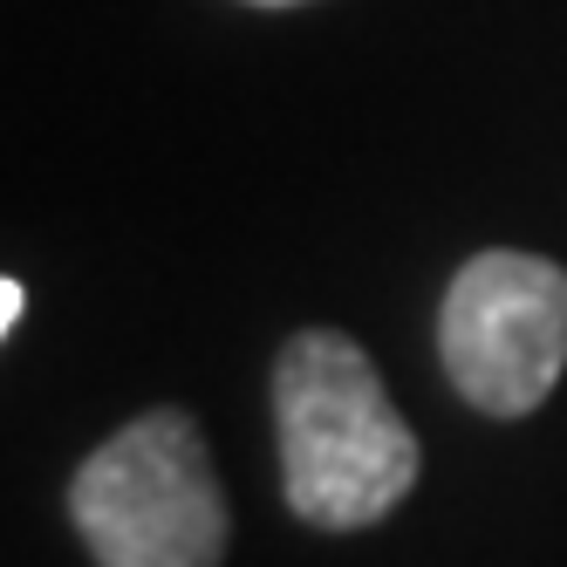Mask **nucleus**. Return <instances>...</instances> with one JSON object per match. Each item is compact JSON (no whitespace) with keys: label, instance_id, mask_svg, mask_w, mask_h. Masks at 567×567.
Segmentation results:
<instances>
[{"label":"nucleus","instance_id":"nucleus-1","mask_svg":"<svg viewBox=\"0 0 567 567\" xmlns=\"http://www.w3.org/2000/svg\"><path fill=\"white\" fill-rule=\"evenodd\" d=\"M280 499L321 534L390 519L424 472L417 431L390 403L370 349L342 329H295L274 355Z\"/></svg>","mask_w":567,"mask_h":567},{"label":"nucleus","instance_id":"nucleus-2","mask_svg":"<svg viewBox=\"0 0 567 567\" xmlns=\"http://www.w3.org/2000/svg\"><path fill=\"white\" fill-rule=\"evenodd\" d=\"M69 519L96 567H219L233 547V506L206 431L172 403L110 431L75 465Z\"/></svg>","mask_w":567,"mask_h":567},{"label":"nucleus","instance_id":"nucleus-3","mask_svg":"<svg viewBox=\"0 0 567 567\" xmlns=\"http://www.w3.org/2000/svg\"><path fill=\"white\" fill-rule=\"evenodd\" d=\"M437 362L478 417H534L567 370V267L547 254H472L437 308Z\"/></svg>","mask_w":567,"mask_h":567},{"label":"nucleus","instance_id":"nucleus-4","mask_svg":"<svg viewBox=\"0 0 567 567\" xmlns=\"http://www.w3.org/2000/svg\"><path fill=\"white\" fill-rule=\"evenodd\" d=\"M21 321V280H0V336H14Z\"/></svg>","mask_w":567,"mask_h":567},{"label":"nucleus","instance_id":"nucleus-5","mask_svg":"<svg viewBox=\"0 0 567 567\" xmlns=\"http://www.w3.org/2000/svg\"><path fill=\"white\" fill-rule=\"evenodd\" d=\"M247 8H301V0H247Z\"/></svg>","mask_w":567,"mask_h":567}]
</instances>
